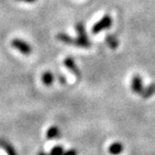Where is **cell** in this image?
Returning <instances> with one entry per match:
<instances>
[{
    "mask_svg": "<svg viewBox=\"0 0 155 155\" xmlns=\"http://www.w3.org/2000/svg\"><path fill=\"white\" fill-rule=\"evenodd\" d=\"M76 31L78 34V38H75L74 46L81 47V48H90L92 46V42L89 40L85 30V26L82 23H78L76 25Z\"/></svg>",
    "mask_w": 155,
    "mask_h": 155,
    "instance_id": "6da1fadb",
    "label": "cell"
},
{
    "mask_svg": "<svg viewBox=\"0 0 155 155\" xmlns=\"http://www.w3.org/2000/svg\"><path fill=\"white\" fill-rule=\"evenodd\" d=\"M111 25H112V19L110 17V15L107 14L93 26L92 32L93 34H98V33H100L103 30L108 29Z\"/></svg>",
    "mask_w": 155,
    "mask_h": 155,
    "instance_id": "7a4b0ae2",
    "label": "cell"
},
{
    "mask_svg": "<svg viewBox=\"0 0 155 155\" xmlns=\"http://www.w3.org/2000/svg\"><path fill=\"white\" fill-rule=\"evenodd\" d=\"M12 46L18 50L21 54L25 55H29L32 52V47L29 45V44L23 40V39H19V38H15L12 41Z\"/></svg>",
    "mask_w": 155,
    "mask_h": 155,
    "instance_id": "3957f363",
    "label": "cell"
},
{
    "mask_svg": "<svg viewBox=\"0 0 155 155\" xmlns=\"http://www.w3.org/2000/svg\"><path fill=\"white\" fill-rule=\"evenodd\" d=\"M131 88H132V91L135 94H141V93L143 92V90H144L143 81L139 75H135L133 77L132 82H131Z\"/></svg>",
    "mask_w": 155,
    "mask_h": 155,
    "instance_id": "277c9868",
    "label": "cell"
},
{
    "mask_svg": "<svg viewBox=\"0 0 155 155\" xmlns=\"http://www.w3.org/2000/svg\"><path fill=\"white\" fill-rule=\"evenodd\" d=\"M64 64L65 65V68H68L74 76H76L77 78H80L81 71H80L79 68L77 66V64L72 57H66L64 61Z\"/></svg>",
    "mask_w": 155,
    "mask_h": 155,
    "instance_id": "5b68a950",
    "label": "cell"
},
{
    "mask_svg": "<svg viewBox=\"0 0 155 155\" xmlns=\"http://www.w3.org/2000/svg\"><path fill=\"white\" fill-rule=\"evenodd\" d=\"M124 151V145L120 142H115L109 146L108 152L111 155H119Z\"/></svg>",
    "mask_w": 155,
    "mask_h": 155,
    "instance_id": "8992f818",
    "label": "cell"
},
{
    "mask_svg": "<svg viewBox=\"0 0 155 155\" xmlns=\"http://www.w3.org/2000/svg\"><path fill=\"white\" fill-rule=\"evenodd\" d=\"M56 38L59 41L66 44V45H73L74 46V44H75V38H71L68 35L64 34V33H59V34L56 36Z\"/></svg>",
    "mask_w": 155,
    "mask_h": 155,
    "instance_id": "52a82bcc",
    "label": "cell"
},
{
    "mask_svg": "<svg viewBox=\"0 0 155 155\" xmlns=\"http://www.w3.org/2000/svg\"><path fill=\"white\" fill-rule=\"evenodd\" d=\"M41 80H42V82L44 85L50 86L54 81V75L51 71H46L43 73V75L41 77Z\"/></svg>",
    "mask_w": 155,
    "mask_h": 155,
    "instance_id": "ba28073f",
    "label": "cell"
},
{
    "mask_svg": "<svg viewBox=\"0 0 155 155\" xmlns=\"http://www.w3.org/2000/svg\"><path fill=\"white\" fill-rule=\"evenodd\" d=\"M60 135V130L59 128L56 126V125H53L51 127H50L47 131V134H46V137L48 139H54L58 137Z\"/></svg>",
    "mask_w": 155,
    "mask_h": 155,
    "instance_id": "9c48e42d",
    "label": "cell"
},
{
    "mask_svg": "<svg viewBox=\"0 0 155 155\" xmlns=\"http://www.w3.org/2000/svg\"><path fill=\"white\" fill-rule=\"evenodd\" d=\"M155 94V84L152 83L150 85H149L147 88H144L143 92L141 93V96L144 99L150 98V96H152Z\"/></svg>",
    "mask_w": 155,
    "mask_h": 155,
    "instance_id": "30bf717a",
    "label": "cell"
},
{
    "mask_svg": "<svg viewBox=\"0 0 155 155\" xmlns=\"http://www.w3.org/2000/svg\"><path fill=\"white\" fill-rule=\"evenodd\" d=\"M106 42H107V44L108 45V47L113 49V50L117 49L118 46H119V40L113 35H107V38H106Z\"/></svg>",
    "mask_w": 155,
    "mask_h": 155,
    "instance_id": "8fae6325",
    "label": "cell"
},
{
    "mask_svg": "<svg viewBox=\"0 0 155 155\" xmlns=\"http://www.w3.org/2000/svg\"><path fill=\"white\" fill-rule=\"evenodd\" d=\"M51 155H63L64 154V147L57 145L51 149Z\"/></svg>",
    "mask_w": 155,
    "mask_h": 155,
    "instance_id": "7c38bea8",
    "label": "cell"
},
{
    "mask_svg": "<svg viewBox=\"0 0 155 155\" xmlns=\"http://www.w3.org/2000/svg\"><path fill=\"white\" fill-rule=\"evenodd\" d=\"M63 155H78V152H77V150H76L71 149V150H68V151L64 152V154H63Z\"/></svg>",
    "mask_w": 155,
    "mask_h": 155,
    "instance_id": "4fadbf2b",
    "label": "cell"
},
{
    "mask_svg": "<svg viewBox=\"0 0 155 155\" xmlns=\"http://www.w3.org/2000/svg\"><path fill=\"white\" fill-rule=\"evenodd\" d=\"M58 81L61 84H65L66 83V80H65V78L62 75H58Z\"/></svg>",
    "mask_w": 155,
    "mask_h": 155,
    "instance_id": "5bb4252c",
    "label": "cell"
},
{
    "mask_svg": "<svg viewBox=\"0 0 155 155\" xmlns=\"http://www.w3.org/2000/svg\"><path fill=\"white\" fill-rule=\"evenodd\" d=\"M19 1H24V2H26V3H34V2L37 1V0H19Z\"/></svg>",
    "mask_w": 155,
    "mask_h": 155,
    "instance_id": "9a60e30c",
    "label": "cell"
},
{
    "mask_svg": "<svg viewBox=\"0 0 155 155\" xmlns=\"http://www.w3.org/2000/svg\"><path fill=\"white\" fill-rule=\"evenodd\" d=\"M38 155H51V154H47V153H45V152H38Z\"/></svg>",
    "mask_w": 155,
    "mask_h": 155,
    "instance_id": "2e32d148",
    "label": "cell"
}]
</instances>
